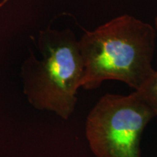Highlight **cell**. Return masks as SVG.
Returning <instances> with one entry per match:
<instances>
[{"label": "cell", "instance_id": "6", "mask_svg": "<svg viewBox=\"0 0 157 157\" xmlns=\"http://www.w3.org/2000/svg\"><path fill=\"white\" fill-rule=\"evenodd\" d=\"M1 6H2V5H0V7H1Z\"/></svg>", "mask_w": 157, "mask_h": 157}, {"label": "cell", "instance_id": "2", "mask_svg": "<svg viewBox=\"0 0 157 157\" xmlns=\"http://www.w3.org/2000/svg\"><path fill=\"white\" fill-rule=\"evenodd\" d=\"M42 60L31 56L22 66L24 93L33 106L67 119L74 112L84 66L79 42L69 29L39 33Z\"/></svg>", "mask_w": 157, "mask_h": 157}, {"label": "cell", "instance_id": "1", "mask_svg": "<svg viewBox=\"0 0 157 157\" xmlns=\"http://www.w3.org/2000/svg\"><path fill=\"white\" fill-rule=\"evenodd\" d=\"M156 29L129 15L117 17L78 41L84 66L82 87L95 90L117 80L138 90L156 70L152 66Z\"/></svg>", "mask_w": 157, "mask_h": 157}, {"label": "cell", "instance_id": "4", "mask_svg": "<svg viewBox=\"0 0 157 157\" xmlns=\"http://www.w3.org/2000/svg\"><path fill=\"white\" fill-rule=\"evenodd\" d=\"M137 91L143 101L151 109L155 116H157V71L151 76L143 86Z\"/></svg>", "mask_w": 157, "mask_h": 157}, {"label": "cell", "instance_id": "5", "mask_svg": "<svg viewBox=\"0 0 157 157\" xmlns=\"http://www.w3.org/2000/svg\"><path fill=\"white\" fill-rule=\"evenodd\" d=\"M155 29L157 31V17L155 18Z\"/></svg>", "mask_w": 157, "mask_h": 157}, {"label": "cell", "instance_id": "3", "mask_svg": "<svg viewBox=\"0 0 157 157\" xmlns=\"http://www.w3.org/2000/svg\"><path fill=\"white\" fill-rule=\"evenodd\" d=\"M156 117L137 91L106 94L87 116L86 137L96 157H140V140Z\"/></svg>", "mask_w": 157, "mask_h": 157}]
</instances>
